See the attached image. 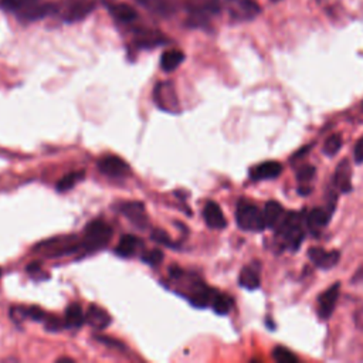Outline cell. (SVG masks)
I'll return each mask as SVG.
<instances>
[{
	"mask_svg": "<svg viewBox=\"0 0 363 363\" xmlns=\"http://www.w3.org/2000/svg\"><path fill=\"white\" fill-rule=\"evenodd\" d=\"M26 271H27V274L28 275H31V277H34L35 279H43V278H47L45 275L43 277V269H41V264L40 262H31V264H28L27 265V268H26Z\"/></svg>",
	"mask_w": 363,
	"mask_h": 363,
	"instance_id": "74e56055",
	"label": "cell"
},
{
	"mask_svg": "<svg viewBox=\"0 0 363 363\" xmlns=\"http://www.w3.org/2000/svg\"><path fill=\"white\" fill-rule=\"evenodd\" d=\"M34 251L41 252L44 257H51V258L65 257L77 251H81V241L77 240L75 235L55 237V238H50L40 242L38 245H35Z\"/></svg>",
	"mask_w": 363,
	"mask_h": 363,
	"instance_id": "277c9868",
	"label": "cell"
},
{
	"mask_svg": "<svg viewBox=\"0 0 363 363\" xmlns=\"http://www.w3.org/2000/svg\"><path fill=\"white\" fill-rule=\"evenodd\" d=\"M335 183L337 189L343 193H347L352 190V167L347 159H343L335 172Z\"/></svg>",
	"mask_w": 363,
	"mask_h": 363,
	"instance_id": "d6986e66",
	"label": "cell"
},
{
	"mask_svg": "<svg viewBox=\"0 0 363 363\" xmlns=\"http://www.w3.org/2000/svg\"><path fill=\"white\" fill-rule=\"evenodd\" d=\"M140 259L147 265L156 267L163 261V252L160 250H149L140 255Z\"/></svg>",
	"mask_w": 363,
	"mask_h": 363,
	"instance_id": "1f68e13d",
	"label": "cell"
},
{
	"mask_svg": "<svg viewBox=\"0 0 363 363\" xmlns=\"http://www.w3.org/2000/svg\"><path fill=\"white\" fill-rule=\"evenodd\" d=\"M95 339L98 340V342H101V343H104V345H106V346H109V347H116V349H125V345L121 342V340H118V339H113V337H111V336H105V335H98V336H95Z\"/></svg>",
	"mask_w": 363,
	"mask_h": 363,
	"instance_id": "8d00e7d4",
	"label": "cell"
},
{
	"mask_svg": "<svg viewBox=\"0 0 363 363\" xmlns=\"http://www.w3.org/2000/svg\"><path fill=\"white\" fill-rule=\"evenodd\" d=\"M54 10V4L51 3H35L33 6H30L28 9L23 10L20 13V17L26 21H35L40 18H44L47 14H50Z\"/></svg>",
	"mask_w": 363,
	"mask_h": 363,
	"instance_id": "7402d4cb",
	"label": "cell"
},
{
	"mask_svg": "<svg viewBox=\"0 0 363 363\" xmlns=\"http://www.w3.org/2000/svg\"><path fill=\"white\" fill-rule=\"evenodd\" d=\"M26 315H27V319H31L35 322H44L47 318V313L38 306H26Z\"/></svg>",
	"mask_w": 363,
	"mask_h": 363,
	"instance_id": "d590c367",
	"label": "cell"
},
{
	"mask_svg": "<svg viewBox=\"0 0 363 363\" xmlns=\"http://www.w3.org/2000/svg\"><path fill=\"white\" fill-rule=\"evenodd\" d=\"M44 326H45L47 330H51V332H58V330L67 328V326H65V322L61 320L60 318L54 316V315H52V316L47 315L45 320H44Z\"/></svg>",
	"mask_w": 363,
	"mask_h": 363,
	"instance_id": "e575fe53",
	"label": "cell"
},
{
	"mask_svg": "<svg viewBox=\"0 0 363 363\" xmlns=\"http://www.w3.org/2000/svg\"><path fill=\"white\" fill-rule=\"evenodd\" d=\"M40 0H1V6L6 9V10H10V11H18L21 13L23 10L28 9L30 6L38 3Z\"/></svg>",
	"mask_w": 363,
	"mask_h": 363,
	"instance_id": "4dcf8cb0",
	"label": "cell"
},
{
	"mask_svg": "<svg viewBox=\"0 0 363 363\" xmlns=\"http://www.w3.org/2000/svg\"><path fill=\"white\" fill-rule=\"evenodd\" d=\"M153 99L162 111H166L169 113H176L180 111L176 88L170 81L156 84L153 89Z\"/></svg>",
	"mask_w": 363,
	"mask_h": 363,
	"instance_id": "5b68a950",
	"label": "cell"
},
{
	"mask_svg": "<svg viewBox=\"0 0 363 363\" xmlns=\"http://www.w3.org/2000/svg\"><path fill=\"white\" fill-rule=\"evenodd\" d=\"M214 294H216V291L208 288L206 284L194 282L187 295V299L194 308H206V306L211 305Z\"/></svg>",
	"mask_w": 363,
	"mask_h": 363,
	"instance_id": "30bf717a",
	"label": "cell"
},
{
	"mask_svg": "<svg viewBox=\"0 0 363 363\" xmlns=\"http://www.w3.org/2000/svg\"><path fill=\"white\" fill-rule=\"evenodd\" d=\"M111 16L119 23H132L138 18L136 10L126 3H113L109 6Z\"/></svg>",
	"mask_w": 363,
	"mask_h": 363,
	"instance_id": "ffe728a7",
	"label": "cell"
},
{
	"mask_svg": "<svg viewBox=\"0 0 363 363\" xmlns=\"http://www.w3.org/2000/svg\"><path fill=\"white\" fill-rule=\"evenodd\" d=\"M261 13V7L255 0H237L230 6V16L238 21H248Z\"/></svg>",
	"mask_w": 363,
	"mask_h": 363,
	"instance_id": "ba28073f",
	"label": "cell"
},
{
	"mask_svg": "<svg viewBox=\"0 0 363 363\" xmlns=\"http://www.w3.org/2000/svg\"><path fill=\"white\" fill-rule=\"evenodd\" d=\"M142 245H143V242L140 238H138L136 235H132V234H125L121 237V240L115 248V254L122 258H129V257H133Z\"/></svg>",
	"mask_w": 363,
	"mask_h": 363,
	"instance_id": "e0dca14e",
	"label": "cell"
},
{
	"mask_svg": "<svg viewBox=\"0 0 363 363\" xmlns=\"http://www.w3.org/2000/svg\"><path fill=\"white\" fill-rule=\"evenodd\" d=\"M281 172H282V166L279 162L268 160L252 167L250 172V176L252 180H269V179L278 177Z\"/></svg>",
	"mask_w": 363,
	"mask_h": 363,
	"instance_id": "5bb4252c",
	"label": "cell"
},
{
	"mask_svg": "<svg viewBox=\"0 0 363 363\" xmlns=\"http://www.w3.org/2000/svg\"><path fill=\"white\" fill-rule=\"evenodd\" d=\"M342 143H343V140H342V136L339 135V133H333V135H330L326 140H325V143H323V153L326 155V156H335L339 150H340V147H342Z\"/></svg>",
	"mask_w": 363,
	"mask_h": 363,
	"instance_id": "f1b7e54d",
	"label": "cell"
},
{
	"mask_svg": "<svg viewBox=\"0 0 363 363\" xmlns=\"http://www.w3.org/2000/svg\"><path fill=\"white\" fill-rule=\"evenodd\" d=\"M85 322L96 330H102L111 325V315L98 305H91L85 312Z\"/></svg>",
	"mask_w": 363,
	"mask_h": 363,
	"instance_id": "9a60e30c",
	"label": "cell"
},
{
	"mask_svg": "<svg viewBox=\"0 0 363 363\" xmlns=\"http://www.w3.org/2000/svg\"><path fill=\"white\" fill-rule=\"evenodd\" d=\"M272 1H279V0H272Z\"/></svg>",
	"mask_w": 363,
	"mask_h": 363,
	"instance_id": "f6af8a7d",
	"label": "cell"
},
{
	"mask_svg": "<svg viewBox=\"0 0 363 363\" xmlns=\"http://www.w3.org/2000/svg\"><path fill=\"white\" fill-rule=\"evenodd\" d=\"M315 176V167L312 164H303L296 172V179L299 183H309Z\"/></svg>",
	"mask_w": 363,
	"mask_h": 363,
	"instance_id": "836d02e7",
	"label": "cell"
},
{
	"mask_svg": "<svg viewBox=\"0 0 363 363\" xmlns=\"http://www.w3.org/2000/svg\"><path fill=\"white\" fill-rule=\"evenodd\" d=\"M57 362H69V363H74L75 360H74L72 357H60V359H57Z\"/></svg>",
	"mask_w": 363,
	"mask_h": 363,
	"instance_id": "b9f144b4",
	"label": "cell"
},
{
	"mask_svg": "<svg viewBox=\"0 0 363 363\" xmlns=\"http://www.w3.org/2000/svg\"><path fill=\"white\" fill-rule=\"evenodd\" d=\"M353 157L356 163H363V136L356 142L354 150H353Z\"/></svg>",
	"mask_w": 363,
	"mask_h": 363,
	"instance_id": "f35d334b",
	"label": "cell"
},
{
	"mask_svg": "<svg viewBox=\"0 0 363 363\" xmlns=\"http://www.w3.org/2000/svg\"><path fill=\"white\" fill-rule=\"evenodd\" d=\"M0 277H1V268H0Z\"/></svg>",
	"mask_w": 363,
	"mask_h": 363,
	"instance_id": "ee69618b",
	"label": "cell"
},
{
	"mask_svg": "<svg viewBox=\"0 0 363 363\" xmlns=\"http://www.w3.org/2000/svg\"><path fill=\"white\" fill-rule=\"evenodd\" d=\"M235 221L237 225L244 231L258 233L267 228L264 211L247 200L238 201L235 210Z\"/></svg>",
	"mask_w": 363,
	"mask_h": 363,
	"instance_id": "3957f363",
	"label": "cell"
},
{
	"mask_svg": "<svg viewBox=\"0 0 363 363\" xmlns=\"http://www.w3.org/2000/svg\"><path fill=\"white\" fill-rule=\"evenodd\" d=\"M150 237H152V240H153L155 242L162 244V245H164V247H176V244L172 242L169 234H167L166 231L160 230V228H155V230L150 233Z\"/></svg>",
	"mask_w": 363,
	"mask_h": 363,
	"instance_id": "d6a6232c",
	"label": "cell"
},
{
	"mask_svg": "<svg viewBox=\"0 0 363 363\" xmlns=\"http://www.w3.org/2000/svg\"><path fill=\"white\" fill-rule=\"evenodd\" d=\"M136 1L150 13H155L163 17L173 13V4L170 3V0H136Z\"/></svg>",
	"mask_w": 363,
	"mask_h": 363,
	"instance_id": "484cf974",
	"label": "cell"
},
{
	"mask_svg": "<svg viewBox=\"0 0 363 363\" xmlns=\"http://www.w3.org/2000/svg\"><path fill=\"white\" fill-rule=\"evenodd\" d=\"M340 294L339 282H335L332 286L325 289L318 298V315L322 319H329L336 308L337 299Z\"/></svg>",
	"mask_w": 363,
	"mask_h": 363,
	"instance_id": "52a82bcc",
	"label": "cell"
},
{
	"mask_svg": "<svg viewBox=\"0 0 363 363\" xmlns=\"http://www.w3.org/2000/svg\"><path fill=\"white\" fill-rule=\"evenodd\" d=\"M99 172L105 176H109V177H125L130 173V167L129 164L119 156H115V155H108V156H104L98 160L96 163Z\"/></svg>",
	"mask_w": 363,
	"mask_h": 363,
	"instance_id": "8992f818",
	"label": "cell"
},
{
	"mask_svg": "<svg viewBox=\"0 0 363 363\" xmlns=\"http://www.w3.org/2000/svg\"><path fill=\"white\" fill-rule=\"evenodd\" d=\"M94 1L88 0H74V3L67 9L64 20L67 23H75L85 18L94 10Z\"/></svg>",
	"mask_w": 363,
	"mask_h": 363,
	"instance_id": "2e32d148",
	"label": "cell"
},
{
	"mask_svg": "<svg viewBox=\"0 0 363 363\" xmlns=\"http://www.w3.org/2000/svg\"><path fill=\"white\" fill-rule=\"evenodd\" d=\"M330 218V213L323 208H312L305 218V224L308 225V230L313 234H318L320 230L325 228Z\"/></svg>",
	"mask_w": 363,
	"mask_h": 363,
	"instance_id": "ac0fdd59",
	"label": "cell"
},
{
	"mask_svg": "<svg viewBox=\"0 0 363 363\" xmlns=\"http://www.w3.org/2000/svg\"><path fill=\"white\" fill-rule=\"evenodd\" d=\"M82 177H84V172H71V173L65 174L62 179L58 180V183H57V190H58V191H68V190H71Z\"/></svg>",
	"mask_w": 363,
	"mask_h": 363,
	"instance_id": "83f0119b",
	"label": "cell"
},
{
	"mask_svg": "<svg viewBox=\"0 0 363 363\" xmlns=\"http://www.w3.org/2000/svg\"><path fill=\"white\" fill-rule=\"evenodd\" d=\"M309 258L311 261L320 269H330L333 268L340 258V252L333 250V251H325L323 248H316L312 247L309 250Z\"/></svg>",
	"mask_w": 363,
	"mask_h": 363,
	"instance_id": "8fae6325",
	"label": "cell"
},
{
	"mask_svg": "<svg viewBox=\"0 0 363 363\" xmlns=\"http://www.w3.org/2000/svg\"><path fill=\"white\" fill-rule=\"evenodd\" d=\"M275 238L282 247L296 250L303 238V223L301 216L294 211L284 214L275 227Z\"/></svg>",
	"mask_w": 363,
	"mask_h": 363,
	"instance_id": "6da1fadb",
	"label": "cell"
},
{
	"mask_svg": "<svg viewBox=\"0 0 363 363\" xmlns=\"http://www.w3.org/2000/svg\"><path fill=\"white\" fill-rule=\"evenodd\" d=\"M64 322L67 328H79L85 323V313L82 311V308L78 303H71L67 309H65V315H64Z\"/></svg>",
	"mask_w": 363,
	"mask_h": 363,
	"instance_id": "d4e9b609",
	"label": "cell"
},
{
	"mask_svg": "<svg viewBox=\"0 0 363 363\" xmlns=\"http://www.w3.org/2000/svg\"><path fill=\"white\" fill-rule=\"evenodd\" d=\"M112 227L101 220H92L85 225L84 230V240L81 241V251L82 252H92L104 248L112 238Z\"/></svg>",
	"mask_w": 363,
	"mask_h": 363,
	"instance_id": "7a4b0ae2",
	"label": "cell"
},
{
	"mask_svg": "<svg viewBox=\"0 0 363 363\" xmlns=\"http://www.w3.org/2000/svg\"><path fill=\"white\" fill-rule=\"evenodd\" d=\"M238 284L250 291H254L259 288L261 285V278H259V271L254 265H247L241 269L240 277H238Z\"/></svg>",
	"mask_w": 363,
	"mask_h": 363,
	"instance_id": "44dd1931",
	"label": "cell"
},
{
	"mask_svg": "<svg viewBox=\"0 0 363 363\" xmlns=\"http://www.w3.org/2000/svg\"><path fill=\"white\" fill-rule=\"evenodd\" d=\"M233 305H234V302H233V299L228 295L220 294V292L216 291L210 306L213 308V311L217 315H227L233 309Z\"/></svg>",
	"mask_w": 363,
	"mask_h": 363,
	"instance_id": "4316f807",
	"label": "cell"
},
{
	"mask_svg": "<svg viewBox=\"0 0 363 363\" xmlns=\"http://www.w3.org/2000/svg\"><path fill=\"white\" fill-rule=\"evenodd\" d=\"M184 61V52L180 51V50H176V48H172V50H167L162 54L160 57V68L164 71V72H172L174 71L182 62Z\"/></svg>",
	"mask_w": 363,
	"mask_h": 363,
	"instance_id": "603a6c76",
	"label": "cell"
},
{
	"mask_svg": "<svg viewBox=\"0 0 363 363\" xmlns=\"http://www.w3.org/2000/svg\"><path fill=\"white\" fill-rule=\"evenodd\" d=\"M262 211H264L267 227L269 228H275L285 214L282 206L278 201H268Z\"/></svg>",
	"mask_w": 363,
	"mask_h": 363,
	"instance_id": "cb8c5ba5",
	"label": "cell"
},
{
	"mask_svg": "<svg viewBox=\"0 0 363 363\" xmlns=\"http://www.w3.org/2000/svg\"><path fill=\"white\" fill-rule=\"evenodd\" d=\"M167 40L166 37L156 31V30H149V28H139L135 31V44L139 47V48H145V50H149V48H155V47H159L162 44H164Z\"/></svg>",
	"mask_w": 363,
	"mask_h": 363,
	"instance_id": "7c38bea8",
	"label": "cell"
},
{
	"mask_svg": "<svg viewBox=\"0 0 363 363\" xmlns=\"http://www.w3.org/2000/svg\"><path fill=\"white\" fill-rule=\"evenodd\" d=\"M350 281L354 282V284H362L363 282V264L356 269V272L353 274Z\"/></svg>",
	"mask_w": 363,
	"mask_h": 363,
	"instance_id": "ab89813d",
	"label": "cell"
},
{
	"mask_svg": "<svg viewBox=\"0 0 363 363\" xmlns=\"http://www.w3.org/2000/svg\"><path fill=\"white\" fill-rule=\"evenodd\" d=\"M203 218H204L206 224L210 228L221 230L227 225V220L224 217V213L216 201H207L206 203V206L203 208Z\"/></svg>",
	"mask_w": 363,
	"mask_h": 363,
	"instance_id": "4fadbf2b",
	"label": "cell"
},
{
	"mask_svg": "<svg viewBox=\"0 0 363 363\" xmlns=\"http://www.w3.org/2000/svg\"><path fill=\"white\" fill-rule=\"evenodd\" d=\"M223 1H227V3H230V4H233L234 1H237V0H223Z\"/></svg>",
	"mask_w": 363,
	"mask_h": 363,
	"instance_id": "7bdbcfd3",
	"label": "cell"
},
{
	"mask_svg": "<svg viewBox=\"0 0 363 363\" xmlns=\"http://www.w3.org/2000/svg\"><path fill=\"white\" fill-rule=\"evenodd\" d=\"M272 357L278 363H296L298 362V357L289 349H286L284 346H277L272 350Z\"/></svg>",
	"mask_w": 363,
	"mask_h": 363,
	"instance_id": "f546056e",
	"label": "cell"
},
{
	"mask_svg": "<svg viewBox=\"0 0 363 363\" xmlns=\"http://www.w3.org/2000/svg\"><path fill=\"white\" fill-rule=\"evenodd\" d=\"M354 323L359 329H363V306L356 311L354 313Z\"/></svg>",
	"mask_w": 363,
	"mask_h": 363,
	"instance_id": "60d3db41",
	"label": "cell"
},
{
	"mask_svg": "<svg viewBox=\"0 0 363 363\" xmlns=\"http://www.w3.org/2000/svg\"><path fill=\"white\" fill-rule=\"evenodd\" d=\"M118 210L138 227H145L147 224V216L142 201H123L118 206Z\"/></svg>",
	"mask_w": 363,
	"mask_h": 363,
	"instance_id": "9c48e42d",
	"label": "cell"
}]
</instances>
